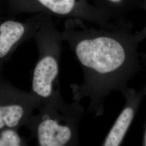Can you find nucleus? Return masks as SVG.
I'll use <instances>...</instances> for the list:
<instances>
[{
    "label": "nucleus",
    "instance_id": "1",
    "mask_svg": "<svg viewBox=\"0 0 146 146\" xmlns=\"http://www.w3.org/2000/svg\"><path fill=\"white\" fill-rule=\"evenodd\" d=\"M62 36L88 76H102L111 73L125 60V44L114 35L78 30L70 23L66 25Z\"/></svg>",
    "mask_w": 146,
    "mask_h": 146
},
{
    "label": "nucleus",
    "instance_id": "2",
    "mask_svg": "<svg viewBox=\"0 0 146 146\" xmlns=\"http://www.w3.org/2000/svg\"><path fill=\"white\" fill-rule=\"evenodd\" d=\"M38 110V114H32L25 125L38 146H73L76 143L80 110L76 102L68 104L63 100L59 82Z\"/></svg>",
    "mask_w": 146,
    "mask_h": 146
},
{
    "label": "nucleus",
    "instance_id": "3",
    "mask_svg": "<svg viewBox=\"0 0 146 146\" xmlns=\"http://www.w3.org/2000/svg\"><path fill=\"white\" fill-rule=\"evenodd\" d=\"M38 58L33 71L31 92L42 102L52 94L59 82L62 34L49 22H43L34 35Z\"/></svg>",
    "mask_w": 146,
    "mask_h": 146
},
{
    "label": "nucleus",
    "instance_id": "4",
    "mask_svg": "<svg viewBox=\"0 0 146 146\" xmlns=\"http://www.w3.org/2000/svg\"><path fill=\"white\" fill-rule=\"evenodd\" d=\"M42 102L31 92L15 87L0 74V129L19 131Z\"/></svg>",
    "mask_w": 146,
    "mask_h": 146
},
{
    "label": "nucleus",
    "instance_id": "5",
    "mask_svg": "<svg viewBox=\"0 0 146 146\" xmlns=\"http://www.w3.org/2000/svg\"><path fill=\"white\" fill-rule=\"evenodd\" d=\"M40 26L36 22L22 23L11 20L0 23V74L17 47L34 36Z\"/></svg>",
    "mask_w": 146,
    "mask_h": 146
},
{
    "label": "nucleus",
    "instance_id": "6",
    "mask_svg": "<svg viewBox=\"0 0 146 146\" xmlns=\"http://www.w3.org/2000/svg\"><path fill=\"white\" fill-rule=\"evenodd\" d=\"M97 8L109 18L121 21L137 9H142L143 0H95Z\"/></svg>",
    "mask_w": 146,
    "mask_h": 146
},
{
    "label": "nucleus",
    "instance_id": "7",
    "mask_svg": "<svg viewBox=\"0 0 146 146\" xmlns=\"http://www.w3.org/2000/svg\"><path fill=\"white\" fill-rule=\"evenodd\" d=\"M133 110L131 108L123 110L106 137L104 146H119L133 118Z\"/></svg>",
    "mask_w": 146,
    "mask_h": 146
},
{
    "label": "nucleus",
    "instance_id": "8",
    "mask_svg": "<svg viewBox=\"0 0 146 146\" xmlns=\"http://www.w3.org/2000/svg\"><path fill=\"white\" fill-rule=\"evenodd\" d=\"M26 140L18 133V130L12 128L0 129V146H27Z\"/></svg>",
    "mask_w": 146,
    "mask_h": 146
},
{
    "label": "nucleus",
    "instance_id": "9",
    "mask_svg": "<svg viewBox=\"0 0 146 146\" xmlns=\"http://www.w3.org/2000/svg\"><path fill=\"white\" fill-rule=\"evenodd\" d=\"M143 10L146 11V0H143L142 2V9Z\"/></svg>",
    "mask_w": 146,
    "mask_h": 146
}]
</instances>
